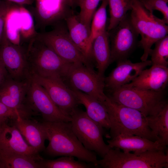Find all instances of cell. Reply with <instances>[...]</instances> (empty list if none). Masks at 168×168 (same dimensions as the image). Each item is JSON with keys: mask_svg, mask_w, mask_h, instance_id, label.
I'll return each instance as SVG.
<instances>
[{"mask_svg": "<svg viewBox=\"0 0 168 168\" xmlns=\"http://www.w3.org/2000/svg\"><path fill=\"white\" fill-rule=\"evenodd\" d=\"M49 143L45 149L52 156H70L98 167L96 154L85 147L73 132L70 122H42Z\"/></svg>", "mask_w": 168, "mask_h": 168, "instance_id": "obj_1", "label": "cell"}, {"mask_svg": "<svg viewBox=\"0 0 168 168\" xmlns=\"http://www.w3.org/2000/svg\"><path fill=\"white\" fill-rule=\"evenodd\" d=\"M36 34L29 40L26 49L29 74L60 79L64 82L73 64L59 57Z\"/></svg>", "mask_w": 168, "mask_h": 168, "instance_id": "obj_2", "label": "cell"}, {"mask_svg": "<svg viewBox=\"0 0 168 168\" xmlns=\"http://www.w3.org/2000/svg\"><path fill=\"white\" fill-rule=\"evenodd\" d=\"M103 103L110 122V129L111 138L120 134H128L158 141L148 127L146 116L141 112L118 104L107 96Z\"/></svg>", "mask_w": 168, "mask_h": 168, "instance_id": "obj_3", "label": "cell"}, {"mask_svg": "<svg viewBox=\"0 0 168 168\" xmlns=\"http://www.w3.org/2000/svg\"><path fill=\"white\" fill-rule=\"evenodd\" d=\"M132 8L129 14L131 22L141 39L140 45L143 53L141 61L147 59L152 45L168 35V26L163 19L147 10L139 0H131Z\"/></svg>", "mask_w": 168, "mask_h": 168, "instance_id": "obj_4", "label": "cell"}, {"mask_svg": "<svg viewBox=\"0 0 168 168\" xmlns=\"http://www.w3.org/2000/svg\"><path fill=\"white\" fill-rule=\"evenodd\" d=\"M165 150L153 149L141 152H125L111 148L101 159L98 167L104 168H167L168 155Z\"/></svg>", "mask_w": 168, "mask_h": 168, "instance_id": "obj_5", "label": "cell"}, {"mask_svg": "<svg viewBox=\"0 0 168 168\" xmlns=\"http://www.w3.org/2000/svg\"><path fill=\"white\" fill-rule=\"evenodd\" d=\"M108 96L120 105L133 108L146 117L158 111L167 102L164 91L140 89L123 86L110 91Z\"/></svg>", "mask_w": 168, "mask_h": 168, "instance_id": "obj_6", "label": "cell"}, {"mask_svg": "<svg viewBox=\"0 0 168 168\" xmlns=\"http://www.w3.org/2000/svg\"><path fill=\"white\" fill-rule=\"evenodd\" d=\"M71 117L72 130L85 147L103 157L111 148L104 140L103 128L78 107Z\"/></svg>", "mask_w": 168, "mask_h": 168, "instance_id": "obj_7", "label": "cell"}, {"mask_svg": "<svg viewBox=\"0 0 168 168\" xmlns=\"http://www.w3.org/2000/svg\"><path fill=\"white\" fill-rule=\"evenodd\" d=\"M63 21L49 31L36 33L38 37L64 60L72 64L92 66L72 40L66 25Z\"/></svg>", "mask_w": 168, "mask_h": 168, "instance_id": "obj_8", "label": "cell"}, {"mask_svg": "<svg viewBox=\"0 0 168 168\" xmlns=\"http://www.w3.org/2000/svg\"><path fill=\"white\" fill-rule=\"evenodd\" d=\"M105 77L95 72L92 66L72 64L66 77L71 89L78 90L103 102L106 95L104 93Z\"/></svg>", "mask_w": 168, "mask_h": 168, "instance_id": "obj_9", "label": "cell"}, {"mask_svg": "<svg viewBox=\"0 0 168 168\" xmlns=\"http://www.w3.org/2000/svg\"><path fill=\"white\" fill-rule=\"evenodd\" d=\"M29 83L25 104L34 114H40L44 121L70 122L71 117L64 114L53 102L47 92L29 75Z\"/></svg>", "mask_w": 168, "mask_h": 168, "instance_id": "obj_10", "label": "cell"}, {"mask_svg": "<svg viewBox=\"0 0 168 168\" xmlns=\"http://www.w3.org/2000/svg\"><path fill=\"white\" fill-rule=\"evenodd\" d=\"M108 32L111 62L127 59L134 49L139 35L131 22L129 15L127 14L115 27Z\"/></svg>", "mask_w": 168, "mask_h": 168, "instance_id": "obj_11", "label": "cell"}, {"mask_svg": "<svg viewBox=\"0 0 168 168\" xmlns=\"http://www.w3.org/2000/svg\"><path fill=\"white\" fill-rule=\"evenodd\" d=\"M0 62L13 79L22 81L28 77L26 49L11 41L5 29L0 43Z\"/></svg>", "mask_w": 168, "mask_h": 168, "instance_id": "obj_12", "label": "cell"}, {"mask_svg": "<svg viewBox=\"0 0 168 168\" xmlns=\"http://www.w3.org/2000/svg\"><path fill=\"white\" fill-rule=\"evenodd\" d=\"M45 90L61 111L71 117L79 104L72 90L61 80L30 74Z\"/></svg>", "mask_w": 168, "mask_h": 168, "instance_id": "obj_13", "label": "cell"}, {"mask_svg": "<svg viewBox=\"0 0 168 168\" xmlns=\"http://www.w3.org/2000/svg\"><path fill=\"white\" fill-rule=\"evenodd\" d=\"M35 7L33 12L38 27L44 29L64 21L74 12L70 0H34Z\"/></svg>", "mask_w": 168, "mask_h": 168, "instance_id": "obj_14", "label": "cell"}, {"mask_svg": "<svg viewBox=\"0 0 168 168\" xmlns=\"http://www.w3.org/2000/svg\"><path fill=\"white\" fill-rule=\"evenodd\" d=\"M10 153L26 155L39 161L43 159L25 141L15 126L9 125L5 122L0 124V153Z\"/></svg>", "mask_w": 168, "mask_h": 168, "instance_id": "obj_15", "label": "cell"}, {"mask_svg": "<svg viewBox=\"0 0 168 168\" xmlns=\"http://www.w3.org/2000/svg\"><path fill=\"white\" fill-rule=\"evenodd\" d=\"M151 60L133 63L128 59L117 61L116 67L105 78V87L110 91L130 83L147 66L151 65Z\"/></svg>", "mask_w": 168, "mask_h": 168, "instance_id": "obj_16", "label": "cell"}, {"mask_svg": "<svg viewBox=\"0 0 168 168\" xmlns=\"http://www.w3.org/2000/svg\"><path fill=\"white\" fill-rule=\"evenodd\" d=\"M29 78L15 80L8 76L0 85V102L10 108L30 111L25 105Z\"/></svg>", "mask_w": 168, "mask_h": 168, "instance_id": "obj_17", "label": "cell"}, {"mask_svg": "<svg viewBox=\"0 0 168 168\" xmlns=\"http://www.w3.org/2000/svg\"><path fill=\"white\" fill-rule=\"evenodd\" d=\"M152 65L150 68L142 70L131 82L124 86L144 90L164 91L168 82V67Z\"/></svg>", "mask_w": 168, "mask_h": 168, "instance_id": "obj_18", "label": "cell"}, {"mask_svg": "<svg viewBox=\"0 0 168 168\" xmlns=\"http://www.w3.org/2000/svg\"><path fill=\"white\" fill-rule=\"evenodd\" d=\"M110 148H116L125 152H141L153 149L164 150L166 148L158 141H153L140 136L120 134L107 141Z\"/></svg>", "mask_w": 168, "mask_h": 168, "instance_id": "obj_19", "label": "cell"}, {"mask_svg": "<svg viewBox=\"0 0 168 168\" xmlns=\"http://www.w3.org/2000/svg\"><path fill=\"white\" fill-rule=\"evenodd\" d=\"M13 125L19 130L28 144L38 152L45 149L47 137L42 123L30 118L21 116L13 120Z\"/></svg>", "mask_w": 168, "mask_h": 168, "instance_id": "obj_20", "label": "cell"}, {"mask_svg": "<svg viewBox=\"0 0 168 168\" xmlns=\"http://www.w3.org/2000/svg\"><path fill=\"white\" fill-rule=\"evenodd\" d=\"M64 21L72 40L84 56L91 63L93 60L90 41V30L78 20L74 12L68 16Z\"/></svg>", "mask_w": 168, "mask_h": 168, "instance_id": "obj_21", "label": "cell"}, {"mask_svg": "<svg viewBox=\"0 0 168 168\" xmlns=\"http://www.w3.org/2000/svg\"><path fill=\"white\" fill-rule=\"evenodd\" d=\"M71 89L79 104L85 107L86 112L88 117L103 128L110 129V122L107 109L103 102L81 91Z\"/></svg>", "mask_w": 168, "mask_h": 168, "instance_id": "obj_22", "label": "cell"}, {"mask_svg": "<svg viewBox=\"0 0 168 168\" xmlns=\"http://www.w3.org/2000/svg\"><path fill=\"white\" fill-rule=\"evenodd\" d=\"M92 60L96 63L100 75L104 76L105 70L111 63L110 41L107 30L98 35L91 46Z\"/></svg>", "mask_w": 168, "mask_h": 168, "instance_id": "obj_23", "label": "cell"}, {"mask_svg": "<svg viewBox=\"0 0 168 168\" xmlns=\"http://www.w3.org/2000/svg\"><path fill=\"white\" fill-rule=\"evenodd\" d=\"M147 125L158 141L166 147L168 144L167 102L156 113L146 117Z\"/></svg>", "mask_w": 168, "mask_h": 168, "instance_id": "obj_24", "label": "cell"}, {"mask_svg": "<svg viewBox=\"0 0 168 168\" xmlns=\"http://www.w3.org/2000/svg\"><path fill=\"white\" fill-rule=\"evenodd\" d=\"M0 161L3 168H40L39 160L20 154L0 153Z\"/></svg>", "mask_w": 168, "mask_h": 168, "instance_id": "obj_25", "label": "cell"}, {"mask_svg": "<svg viewBox=\"0 0 168 168\" xmlns=\"http://www.w3.org/2000/svg\"><path fill=\"white\" fill-rule=\"evenodd\" d=\"M110 18L107 28L109 31L115 27L132 8L131 0H107Z\"/></svg>", "mask_w": 168, "mask_h": 168, "instance_id": "obj_26", "label": "cell"}, {"mask_svg": "<svg viewBox=\"0 0 168 168\" xmlns=\"http://www.w3.org/2000/svg\"><path fill=\"white\" fill-rule=\"evenodd\" d=\"M40 168H90L96 167L92 163L78 160L70 156H62L55 160L42 159L38 161Z\"/></svg>", "mask_w": 168, "mask_h": 168, "instance_id": "obj_27", "label": "cell"}, {"mask_svg": "<svg viewBox=\"0 0 168 168\" xmlns=\"http://www.w3.org/2000/svg\"><path fill=\"white\" fill-rule=\"evenodd\" d=\"M101 4L96 11L91 23L90 41L92 46L94 39L106 30L107 21V0H101Z\"/></svg>", "mask_w": 168, "mask_h": 168, "instance_id": "obj_28", "label": "cell"}, {"mask_svg": "<svg viewBox=\"0 0 168 168\" xmlns=\"http://www.w3.org/2000/svg\"><path fill=\"white\" fill-rule=\"evenodd\" d=\"M155 44L154 49H151L149 54L152 65L168 67V35L157 40Z\"/></svg>", "mask_w": 168, "mask_h": 168, "instance_id": "obj_29", "label": "cell"}, {"mask_svg": "<svg viewBox=\"0 0 168 168\" xmlns=\"http://www.w3.org/2000/svg\"><path fill=\"white\" fill-rule=\"evenodd\" d=\"M101 0H84L79 6L80 11L76 15L77 17L90 30L92 17Z\"/></svg>", "mask_w": 168, "mask_h": 168, "instance_id": "obj_30", "label": "cell"}, {"mask_svg": "<svg viewBox=\"0 0 168 168\" xmlns=\"http://www.w3.org/2000/svg\"><path fill=\"white\" fill-rule=\"evenodd\" d=\"M32 114L29 111L19 110L9 107L0 102V122H7L9 119L13 120L18 117H30Z\"/></svg>", "mask_w": 168, "mask_h": 168, "instance_id": "obj_31", "label": "cell"}, {"mask_svg": "<svg viewBox=\"0 0 168 168\" xmlns=\"http://www.w3.org/2000/svg\"><path fill=\"white\" fill-rule=\"evenodd\" d=\"M144 7L152 12L155 10L161 12L163 20L168 24V0H139Z\"/></svg>", "mask_w": 168, "mask_h": 168, "instance_id": "obj_32", "label": "cell"}, {"mask_svg": "<svg viewBox=\"0 0 168 168\" xmlns=\"http://www.w3.org/2000/svg\"><path fill=\"white\" fill-rule=\"evenodd\" d=\"M15 4L7 0H0V43L5 30L7 15Z\"/></svg>", "mask_w": 168, "mask_h": 168, "instance_id": "obj_33", "label": "cell"}, {"mask_svg": "<svg viewBox=\"0 0 168 168\" xmlns=\"http://www.w3.org/2000/svg\"><path fill=\"white\" fill-rule=\"evenodd\" d=\"M9 76L2 64L0 62V85Z\"/></svg>", "mask_w": 168, "mask_h": 168, "instance_id": "obj_34", "label": "cell"}, {"mask_svg": "<svg viewBox=\"0 0 168 168\" xmlns=\"http://www.w3.org/2000/svg\"><path fill=\"white\" fill-rule=\"evenodd\" d=\"M20 6L31 5L34 0H7Z\"/></svg>", "mask_w": 168, "mask_h": 168, "instance_id": "obj_35", "label": "cell"}, {"mask_svg": "<svg viewBox=\"0 0 168 168\" xmlns=\"http://www.w3.org/2000/svg\"><path fill=\"white\" fill-rule=\"evenodd\" d=\"M84 0H73V7H79L80 6Z\"/></svg>", "mask_w": 168, "mask_h": 168, "instance_id": "obj_36", "label": "cell"}, {"mask_svg": "<svg viewBox=\"0 0 168 168\" xmlns=\"http://www.w3.org/2000/svg\"><path fill=\"white\" fill-rule=\"evenodd\" d=\"M0 168H3V166L2 163L0 161Z\"/></svg>", "mask_w": 168, "mask_h": 168, "instance_id": "obj_37", "label": "cell"}, {"mask_svg": "<svg viewBox=\"0 0 168 168\" xmlns=\"http://www.w3.org/2000/svg\"><path fill=\"white\" fill-rule=\"evenodd\" d=\"M71 3H72V4L73 7V0H70Z\"/></svg>", "mask_w": 168, "mask_h": 168, "instance_id": "obj_38", "label": "cell"}, {"mask_svg": "<svg viewBox=\"0 0 168 168\" xmlns=\"http://www.w3.org/2000/svg\"><path fill=\"white\" fill-rule=\"evenodd\" d=\"M2 122H0V124L1 123H2Z\"/></svg>", "mask_w": 168, "mask_h": 168, "instance_id": "obj_39", "label": "cell"}]
</instances>
